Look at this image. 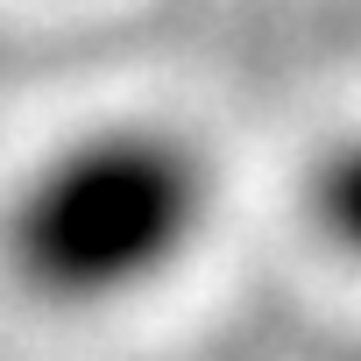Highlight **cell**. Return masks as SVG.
<instances>
[{"label": "cell", "mask_w": 361, "mask_h": 361, "mask_svg": "<svg viewBox=\"0 0 361 361\" xmlns=\"http://www.w3.org/2000/svg\"><path fill=\"white\" fill-rule=\"evenodd\" d=\"M213 213L206 156L156 121H106L57 142L0 213L15 283L64 312H99L192 255Z\"/></svg>", "instance_id": "obj_1"}]
</instances>
